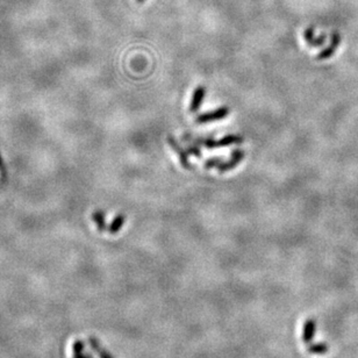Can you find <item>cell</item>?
I'll return each instance as SVG.
<instances>
[{"instance_id": "30bf717a", "label": "cell", "mask_w": 358, "mask_h": 358, "mask_svg": "<svg viewBox=\"0 0 358 358\" xmlns=\"http://www.w3.org/2000/svg\"><path fill=\"white\" fill-rule=\"evenodd\" d=\"M243 142V138L240 135H227L219 141H215V146H228L231 144H240Z\"/></svg>"}, {"instance_id": "ba28073f", "label": "cell", "mask_w": 358, "mask_h": 358, "mask_svg": "<svg viewBox=\"0 0 358 358\" xmlns=\"http://www.w3.org/2000/svg\"><path fill=\"white\" fill-rule=\"evenodd\" d=\"M72 358H93L85 353V343L81 340H76L72 346Z\"/></svg>"}, {"instance_id": "7a4b0ae2", "label": "cell", "mask_w": 358, "mask_h": 358, "mask_svg": "<svg viewBox=\"0 0 358 358\" xmlns=\"http://www.w3.org/2000/svg\"><path fill=\"white\" fill-rule=\"evenodd\" d=\"M244 155H245V153H244L243 150H241V149L233 150L229 161H227L224 163H221V164L219 165V168H217V170H219L220 172L230 171V170L236 168V166L240 164V163L242 162V159H243V157H244Z\"/></svg>"}, {"instance_id": "e0dca14e", "label": "cell", "mask_w": 358, "mask_h": 358, "mask_svg": "<svg viewBox=\"0 0 358 358\" xmlns=\"http://www.w3.org/2000/svg\"><path fill=\"white\" fill-rule=\"evenodd\" d=\"M138 1H139V2H143V1H144V0H138Z\"/></svg>"}, {"instance_id": "7c38bea8", "label": "cell", "mask_w": 358, "mask_h": 358, "mask_svg": "<svg viewBox=\"0 0 358 358\" xmlns=\"http://www.w3.org/2000/svg\"><path fill=\"white\" fill-rule=\"evenodd\" d=\"M92 220L94 221L99 231H105L108 229V227L106 226V220H105V213L102 211H95V212H93Z\"/></svg>"}, {"instance_id": "4fadbf2b", "label": "cell", "mask_w": 358, "mask_h": 358, "mask_svg": "<svg viewBox=\"0 0 358 358\" xmlns=\"http://www.w3.org/2000/svg\"><path fill=\"white\" fill-rule=\"evenodd\" d=\"M307 349H308L309 353H312V354L323 355V354L328 353L329 348H328V346H327V343L321 342V343H316V344H312V346H308Z\"/></svg>"}, {"instance_id": "8fae6325", "label": "cell", "mask_w": 358, "mask_h": 358, "mask_svg": "<svg viewBox=\"0 0 358 358\" xmlns=\"http://www.w3.org/2000/svg\"><path fill=\"white\" fill-rule=\"evenodd\" d=\"M88 343H90V346L92 349H93V351H95V353L98 354L99 358H113L107 350L102 349L100 342H99L97 339H94V337H90V339H88Z\"/></svg>"}, {"instance_id": "5b68a950", "label": "cell", "mask_w": 358, "mask_h": 358, "mask_svg": "<svg viewBox=\"0 0 358 358\" xmlns=\"http://www.w3.org/2000/svg\"><path fill=\"white\" fill-rule=\"evenodd\" d=\"M340 43H341V35L339 33H333L332 34V43H330V46L327 47L326 49H323L321 53L316 56V59L318 60L330 59V57L333 56V54L336 51L337 47L340 46Z\"/></svg>"}, {"instance_id": "277c9868", "label": "cell", "mask_w": 358, "mask_h": 358, "mask_svg": "<svg viewBox=\"0 0 358 358\" xmlns=\"http://www.w3.org/2000/svg\"><path fill=\"white\" fill-rule=\"evenodd\" d=\"M205 95H206V87L205 86H198L193 92L192 99H191L190 104V112L191 113H196L200 110L201 105H203V101L205 99Z\"/></svg>"}, {"instance_id": "3957f363", "label": "cell", "mask_w": 358, "mask_h": 358, "mask_svg": "<svg viewBox=\"0 0 358 358\" xmlns=\"http://www.w3.org/2000/svg\"><path fill=\"white\" fill-rule=\"evenodd\" d=\"M168 143L171 145V148L177 152V155L179 156V161H180V163H182V165L184 166V168L185 169L192 168V165H191L190 159H189V152H187L185 149L182 148V145L177 142V140L173 138V136H168Z\"/></svg>"}, {"instance_id": "8992f818", "label": "cell", "mask_w": 358, "mask_h": 358, "mask_svg": "<svg viewBox=\"0 0 358 358\" xmlns=\"http://www.w3.org/2000/svg\"><path fill=\"white\" fill-rule=\"evenodd\" d=\"M303 37H305L306 42L308 43L309 46L320 47V46H322V44L326 42V37L327 36L325 35V34H322V35L315 37V35H314V27L311 26V27H308V28L305 30V33H303Z\"/></svg>"}, {"instance_id": "2e32d148", "label": "cell", "mask_w": 358, "mask_h": 358, "mask_svg": "<svg viewBox=\"0 0 358 358\" xmlns=\"http://www.w3.org/2000/svg\"><path fill=\"white\" fill-rule=\"evenodd\" d=\"M2 168H4V163H2L1 159H0V170H2Z\"/></svg>"}, {"instance_id": "6da1fadb", "label": "cell", "mask_w": 358, "mask_h": 358, "mask_svg": "<svg viewBox=\"0 0 358 358\" xmlns=\"http://www.w3.org/2000/svg\"><path fill=\"white\" fill-rule=\"evenodd\" d=\"M230 110L228 107H220L217 110H214L212 112H206V113L200 114L199 117L196 118V124L198 125H205L210 124V122L221 120L229 115Z\"/></svg>"}, {"instance_id": "9a60e30c", "label": "cell", "mask_w": 358, "mask_h": 358, "mask_svg": "<svg viewBox=\"0 0 358 358\" xmlns=\"http://www.w3.org/2000/svg\"><path fill=\"white\" fill-rule=\"evenodd\" d=\"M186 151L189 152V155H194L197 157H200L201 156V150H200V145H192V146H187Z\"/></svg>"}, {"instance_id": "5bb4252c", "label": "cell", "mask_w": 358, "mask_h": 358, "mask_svg": "<svg viewBox=\"0 0 358 358\" xmlns=\"http://www.w3.org/2000/svg\"><path fill=\"white\" fill-rule=\"evenodd\" d=\"M221 159L217 158V157H213L209 159V161L205 162V168L206 169H214V168H219V165L221 164Z\"/></svg>"}, {"instance_id": "9c48e42d", "label": "cell", "mask_w": 358, "mask_h": 358, "mask_svg": "<svg viewBox=\"0 0 358 358\" xmlns=\"http://www.w3.org/2000/svg\"><path fill=\"white\" fill-rule=\"evenodd\" d=\"M126 220H127V217H126L125 214H121V213L118 214V215L115 216L113 220H112L110 226H108V231L113 235L118 234L119 231L121 230V228L124 227Z\"/></svg>"}, {"instance_id": "52a82bcc", "label": "cell", "mask_w": 358, "mask_h": 358, "mask_svg": "<svg viewBox=\"0 0 358 358\" xmlns=\"http://www.w3.org/2000/svg\"><path fill=\"white\" fill-rule=\"evenodd\" d=\"M316 329V323L313 319L307 320L305 326H303V333H302V340L306 344L311 343L313 341V337H314Z\"/></svg>"}]
</instances>
